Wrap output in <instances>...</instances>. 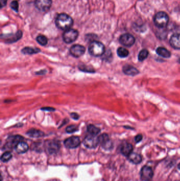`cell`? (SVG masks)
Listing matches in <instances>:
<instances>
[{
  "label": "cell",
  "mask_w": 180,
  "mask_h": 181,
  "mask_svg": "<svg viewBox=\"0 0 180 181\" xmlns=\"http://www.w3.org/2000/svg\"><path fill=\"white\" fill-rule=\"evenodd\" d=\"M57 27L61 30H68L73 25V20L66 13L59 14L56 19Z\"/></svg>",
  "instance_id": "1"
},
{
  "label": "cell",
  "mask_w": 180,
  "mask_h": 181,
  "mask_svg": "<svg viewBox=\"0 0 180 181\" xmlns=\"http://www.w3.org/2000/svg\"><path fill=\"white\" fill-rule=\"evenodd\" d=\"M88 51L91 56L100 57L105 53V47L103 43L98 41H93L89 44Z\"/></svg>",
  "instance_id": "2"
},
{
  "label": "cell",
  "mask_w": 180,
  "mask_h": 181,
  "mask_svg": "<svg viewBox=\"0 0 180 181\" xmlns=\"http://www.w3.org/2000/svg\"><path fill=\"white\" fill-rule=\"evenodd\" d=\"M169 21L168 16L164 12H158L156 14L154 18V22L155 25L160 28L166 27Z\"/></svg>",
  "instance_id": "3"
},
{
  "label": "cell",
  "mask_w": 180,
  "mask_h": 181,
  "mask_svg": "<svg viewBox=\"0 0 180 181\" xmlns=\"http://www.w3.org/2000/svg\"><path fill=\"white\" fill-rule=\"evenodd\" d=\"M79 35L78 31L74 29H69L64 31L62 38L64 43H71L77 39Z\"/></svg>",
  "instance_id": "4"
},
{
  "label": "cell",
  "mask_w": 180,
  "mask_h": 181,
  "mask_svg": "<svg viewBox=\"0 0 180 181\" xmlns=\"http://www.w3.org/2000/svg\"><path fill=\"white\" fill-rule=\"evenodd\" d=\"M83 145L85 147L90 149L97 147L98 145L99 144L98 137H97L96 136H93L91 134H89L83 140Z\"/></svg>",
  "instance_id": "5"
},
{
  "label": "cell",
  "mask_w": 180,
  "mask_h": 181,
  "mask_svg": "<svg viewBox=\"0 0 180 181\" xmlns=\"http://www.w3.org/2000/svg\"><path fill=\"white\" fill-rule=\"evenodd\" d=\"M99 141L102 148L106 150H110L112 149L113 144L110 140L108 135L107 134H103L98 137Z\"/></svg>",
  "instance_id": "6"
},
{
  "label": "cell",
  "mask_w": 180,
  "mask_h": 181,
  "mask_svg": "<svg viewBox=\"0 0 180 181\" xmlns=\"http://www.w3.org/2000/svg\"><path fill=\"white\" fill-rule=\"evenodd\" d=\"M23 140V137L20 135H15L9 137L7 140V142L4 146L5 149H10L15 148L17 145Z\"/></svg>",
  "instance_id": "7"
},
{
  "label": "cell",
  "mask_w": 180,
  "mask_h": 181,
  "mask_svg": "<svg viewBox=\"0 0 180 181\" xmlns=\"http://www.w3.org/2000/svg\"><path fill=\"white\" fill-rule=\"evenodd\" d=\"M52 4V0H35V6L41 12L48 11Z\"/></svg>",
  "instance_id": "8"
},
{
  "label": "cell",
  "mask_w": 180,
  "mask_h": 181,
  "mask_svg": "<svg viewBox=\"0 0 180 181\" xmlns=\"http://www.w3.org/2000/svg\"><path fill=\"white\" fill-rule=\"evenodd\" d=\"M119 43L126 47H131L134 44L135 39L133 36L130 33H125L122 35L119 39Z\"/></svg>",
  "instance_id": "9"
},
{
  "label": "cell",
  "mask_w": 180,
  "mask_h": 181,
  "mask_svg": "<svg viewBox=\"0 0 180 181\" xmlns=\"http://www.w3.org/2000/svg\"><path fill=\"white\" fill-rule=\"evenodd\" d=\"M153 169L148 166H143L141 171V178L143 181H151L153 177Z\"/></svg>",
  "instance_id": "10"
},
{
  "label": "cell",
  "mask_w": 180,
  "mask_h": 181,
  "mask_svg": "<svg viewBox=\"0 0 180 181\" xmlns=\"http://www.w3.org/2000/svg\"><path fill=\"white\" fill-rule=\"evenodd\" d=\"M64 144L67 148L74 149L79 146L80 144V140L78 137H70L64 140Z\"/></svg>",
  "instance_id": "11"
},
{
  "label": "cell",
  "mask_w": 180,
  "mask_h": 181,
  "mask_svg": "<svg viewBox=\"0 0 180 181\" xmlns=\"http://www.w3.org/2000/svg\"><path fill=\"white\" fill-rule=\"evenodd\" d=\"M85 47L80 45H73L70 49V53L72 56L79 58L85 53Z\"/></svg>",
  "instance_id": "12"
},
{
  "label": "cell",
  "mask_w": 180,
  "mask_h": 181,
  "mask_svg": "<svg viewBox=\"0 0 180 181\" xmlns=\"http://www.w3.org/2000/svg\"><path fill=\"white\" fill-rule=\"evenodd\" d=\"M60 145L59 142L56 140H52L48 144V151L50 154H56L60 149Z\"/></svg>",
  "instance_id": "13"
},
{
  "label": "cell",
  "mask_w": 180,
  "mask_h": 181,
  "mask_svg": "<svg viewBox=\"0 0 180 181\" xmlns=\"http://www.w3.org/2000/svg\"><path fill=\"white\" fill-rule=\"evenodd\" d=\"M170 43L173 48L180 49V33L173 35L170 39Z\"/></svg>",
  "instance_id": "14"
},
{
  "label": "cell",
  "mask_w": 180,
  "mask_h": 181,
  "mask_svg": "<svg viewBox=\"0 0 180 181\" xmlns=\"http://www.w3.org/2000/svg\"><path fill=\"white\" fill-rule=\"evenodd\" d=\"M123 71L124 74L129 76H135L139 73V71L137 68L130 65H126L123 66Z\"/></svg>",
  "instance_id": "15"
},
{
  "label": "cell",
  "mask_w": 180,
  "mask_h": 181,
  "mask_svg": "<svg viewBox=\"0 0 180 181\" xmlns=\"http://www.w3.org/2000/svg\"><path fill=\"white\" fill-rule=\"evenodd\" d=\"M133 147L132 144L125 142L122 145L120 148V152L124 156H129L132 153Z\"/></svg>",
  "instance_id": "16"
},
{
  "label": "cell",
  "mask_w": 180,
  "mask_h": 181,
  "mask_svg": "<svg viewBox=\"0 0 180 181\" xmlns=\"http://www.w3.org/2000/svg\"><path fill=\"white\" fill-rule=\"evenodd\" d=\"M15 149L18 154H23L28 150L29 146L26 142L22 141L17 145L15 147Z\"/></svg>",
  "instance_id": "17"
},
{
  "label": "cell",
  "mask_w": 180,
  "mask_h": 181,
  "mask_svg": "<svg viewBox=\"0 0 180 181\" xmlns=\"http://www.w3.org/2000/svg\"><path fill=\"white\" fill-rule=\"evenodd\" d=\"M26 134L28 136L31 138H40L45 136L43 132L36 129H31L28 131Z\"/></svg>",
  "instance_id": "18"
},
{
  "label": "cell",
  "mask_w": 180,
  "mask_h": 181,
  "mask_svg": "<svg viewBox=\"0 0 180 181\" xmlns=\"http://www.w3.org/2000/svg\"><path fill=\"white\" fill-rule=\"evenodd\" d=\"M128 160L130 162L135 164H138L141 163L142 160V158L141 155L135 153H132L128 156Z\"/></svg>",
  "instance_id": "19"
},
{
  "label": "cell",
  "mask_w": 180,
  "mask_h": 181,
  "mask_svg": "<svg viewBox=\"0 0 180 181\" xmlns=\"http://www.w3.org/2000/svg\"><path fill=\"white\" fill-rule=\"evenodd\" d=\"M156 51L159 56L163 57L164 58H170L171 56L170 52L164 47H160L157 48Z\"/></svg>",
  "instance_id": "20"
},
{
  "label": "cell",
  "mask_w": 180,
  "mask_h": 181,
  "mask_svg": "<svg viewBox=\"0 0 180 181\" xmlns=\"http://www.w3.org/2000/svg\"><path fill=\"white\" fill-rule=\"evenodd\" d=\"M40 51V49L37 48L33 47H24L22 49V53L25 55H32L39 53Z\"/></svg>",
  "instance_id": "21"
},
{
  "label": "cell",
  "mask_w": 180,
  "mask_h": 181,
  "mask_svg": "<svg viewBox=\"0 0 180 181\" xmlns=\"http://www.w3.org/2000/svg\"><path fill=\"white\" fill-rule=\"evenodd\" d=\"M87 130L89 134L93 136H97V134L101 132L100 129L93 125H88L87 126Z\"/></svg>",
  "instance_id": "22"
},
{
  "label": "cell",
  "mask_w": 180,
  "mask_h": 181,
  "mask_svg": "<svg viewBox=\"0 0 180 181\" xmlns=\"http://www.w3.org/2000/svg\"><path fill=\"white\" fill-rule=\"evenodd\" d=\"M22 33L21 31H19L17 32L13 35V36L10 37V38H8L7 40H6V42L7 43H13L17 41L18 40H19L22 37Z\"/></svg>",
  "instance_id": "23"
},
{
  "label": "cell",
  "mask_w": 180,
  "mask_h": 181,
  "mask_svg": "<svg viewBox=\"0 0 180 181\" xmlns=\"http://www.w3.org/2000/svg\"><path fill=\"white\" fill-rule=\"evenodd\" d=\"M117 53L118 56L120 58H125V57H127L129 55V51L127 49L124 48L123 47L118 48L117 51Z\"/></svg>",
  "instance_id": "24"
},
{
  "label": "cell",
  "mask_w": 180,
  "mask_h": 181,
  "mask_svg": "<svg viewBox=\"0 0 180 181\" xmlns=\"http://www.w3.org/2000/svg\"><path fill=\"white\" fill-rule=\"evenodd\" d=\"M79 70L82 72L86 73H95V71L94 68L92 67L87 66L86 65H81L78 66Z\"/></svg>",
  "instance_id": "25"
},
{
  "label": "cell",
  "mask_w": 180,
  "mask_h": 181,
  "mask_svg": "<svg viewBox=\"0 0 180 181\" xmlns=\"http://www.w3.org/2000/svg\"><path fill=\"white\" fill-rule=\"evenodd\" d=\"M148 55H149L148 51L146 49H143L139 52L138 56V59L139 61L142 62L147 58Z\"/></svg>",
  "instance_id": "26"
},
{
  "label": "cell",
  "mask_w": 180,
  "mask_h": 181,
  "mask_svg": "<svg viewBox=\"0 0 180 181\" xmlns=\"http://www.w3.org/2000/svg\"><path fill=\"white\" fill-rule=\"evenodd\" d=\"M37 41L41 46H46L48 43V39L46 36L40 35L37 37Z\"/></svg>",
  "instance_id": "27"
},
{
  "label": "cell",
  "mask_w": 180,
  "mask_h": 181,
  "mask_svg": "<svg viewBox=\"0 0 180 181\" xmlns=\"http://www.w3.org/2000/svg\"><path fill=\"white\" fill-rule=\"evenodd\" d=\"M12 158V155L11 153L10 152H6L3 154L1 157V160H2V162L6 163V162H9Z\"/></svg>",
  "instance_id": "28"
},
{
  "label": "cell",
  "mask_w": 180,
  "mask_h": 181,
  "mask_svg": "<svg viewBox=\"0 0 180 181\" xmlns=\"http://www.w3.org/2000/svg\"><path fill=\"white\" fill-rule=\"evenodd\" d=\"M78 130V128L75 125H71L67 127L66 131L67 133L68 134H72V133H74L76 131Z\"/></svg>",
  "instance_id": "29"
},
{
  "label": "cell",
  "mask_w": 180,
  "mask_h": 181,
  "mask_svg": "<svg viewBox=\"0 0 180 181\" xmlns=\"http://www.w3.org/2000/svg\"><path fill=\"white\" fill-rule=\"evenodd\" d=\"M10 6L12 8V10H13L16 12H18V9H19V4L17 1H13L11 3Z\"/></svg>",
  "instance_id": "30"
},
{
  "label": "cell",
  "mask_w": 180,
  "mask_h": 181,
  "mask_svg": "<svg viewBox=\"0 0 180 181\" xmlns=\"http://www.w3.org/2000/svg\"><path fill=\"white\" fill-rule=\"evenodd\" d=\"M103 56H104V58L105 60H109V58H112V55L110 51H105V53H104V54L103 55Z\"/></svg>",
  "instance_id": "31"
},
{
  "label": "cell",
  "mask_w": 180,
  "mask_h": 181,
  "mask_svg": "<svg viewBox=\"0 0 180 181\" xmlns=\"http://www.w3.org/2000/svg\"><path fill=\"white\" fill-rule=\"evenodd\" d=\"M143 139V136L141 134H138L135 137V141L136 143H138L140 142Z\"/></svg>",
  "instance_id": "32"
},
{
  "label": "cell",
  "mask_w": 180,
  "mask_h": 181,
  "mask_svg": "<svg viewBox=\"0 0 180 181\" xmlns=\"http://www.w3.org/2000/svg\"><path fill=\"white\" fill-rule=\"evenodd\" d=\"M70 116L72 117V119H74V120H78V119L79 118V115H78L77 113H75V112H73V113H72L70 114Z\"/></svg>",
  "instance_id": "33"
},
{
  "label": "cell",
  "mask_w": 180,
  "mask_h": 181,
  "mask_svg": "<svg viewBox=\"0 0 180 181\" xmlns=\"http://www.w3.org/2000/svg\"><path fill=\"white\" fill-rule=\"evenodd\" d=\"M42 110L43 111H53L56 110V109L52 107H45L41 108Z\"/></svg>",
  "instance_id": "34"
},
{
  "label": "cell",
  "mask_w": 180,
  "mask_h": 181,
  "mask_svg": "<svg viewBox=\"0 0 180 181\" xmlns=\"http://www.w3.org/2000/svg\"><path fill=\"white\" fill-rule=\"evenodd\" d=\"M7 1H8V0H1V8L6 6Z\"/></svg>",
  "instance_id": "35"
},
{
  "label": "cell",
  "mask_w": 180,
  "mask_h": 181,
  "mask_svg": "<svg viewBox=\"0 0 180 181\" xmlns=\"http://www.w3.org/2000/svg\"><path fill=\"white\" fill-rule=\"evenodd\" d=\"M178 169H180V163L178 165Z\"/></svg>",
  "instance_id": "36"
},
{
  "label": "cell",
  "mask_w": 180,
  "mask_h": 181,
  "mask_svg": "<svg viewBox=\"0 0 180 181\" xmlns=\"http://www.w3.org/2000/svg\"><path fill=\"white\" fill-rule=\"evenodd\" d=\"M178 62L180 63V58L178 59Z\"/></svg>",
  "instance_id": "37"
}]
</instances>
